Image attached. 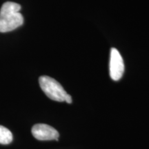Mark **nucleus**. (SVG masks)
Here are the masks:
<instances>
[{
	"label": "nucleus",
	"instance_id": "obj_6",
	"mask_svg": "<svg viewBox=\"0 0 149 149\" xmlns=\"http://www.w3.org/2000/svg\"><path fill=\"white\" fill-rule=\"evenodd\" d=\"M64 101L66 102L68 104H71L72 103V100L71 96H70V95H68V93H67V95H66V97H65Z\"/></svg>",
	"mask_w": 149,
	"mask_h": 149
},
{
	"label": "nucleus",
	"instance_id": "obj_1",
	"mask_svg": "<svg viewBox=\"0 0 149 149\" xmlns=\"http://www.w3.org/2000/svg\"><path fill=\"white\" fill-rule=\"evenodd\" d=\"M21 6L11 1L3 3L0 9V33L12 31L24 24V17L19 13Z\"/></svg>",
	"mask_w": 149,
	"mask_h": 149
},
{
	"label": "nucleus",
	"instance_id": "obj_2",
	"mask_svg": "<svg viewBox=\"0 0 149 149\" xmlns=\"http://www.w3.org/2000/svg\"><path fill=\"white\" fill-rule=\"evenodd\" d=\"M39 83L43 92L48 98L54 101L64 102L67 93L62 86L55 79L43 75L39 79Z\"/></svg>",
	"mask_w": 149,
	"mask_h": 149
},
{
	"label": "nucleus",
	"instance_id": "obj_4",
	"mask_svg": "<svg viewBox=\"0 0 149 149\" xmlns=\"http://www.w3.org/2000/svg\"><path fill=\"white\" fill-rule=\"evenodd\" d=\"M33 137L41 141L55 140L58 141L59 133L52 126L45 124H37L33 126L31 130Z\"/></svg>",
	"mask_w": 149,
	"mask_h": 149
},
{
	"label": "nucleus",
	"instance_id": "obj_3",
	"mask_svg": "<svg viewBox=\"0 0 149 149\" xmlns=\"http://www.w3.org/2000/svg\"><path fill=\"white\" fill-rule=\"evenodd\" d=\"M124 72V60L120 52L116 48H111L109 62V72L111 79L114 81H118L122 78Z\"/></svg>",
	"mask_w": 149,
	"mask_h": 149
},
{
	"label": "nucleus",
	"instance_id": "obj_5",
	"mask_svg": "<svg viewBox=\"0 0 149 149\" xmlns=\"http://www.w3.org/2000/svg\"><path fill=\"white\" fill-rule=\"evenodd\" d=\"M13 134L10 130L0 125V144H8L13 141Z\"/></svg>",
	"mask_w": 149,
	"mask_h": 149
}]
</instances>
